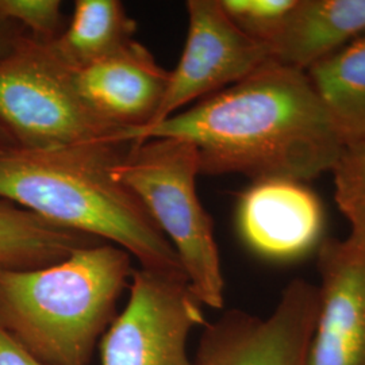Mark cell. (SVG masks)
I'll return each mask as SVG.
<instances>
[{
    "mask_svg": "<svg viewBox=\"0 0 365 365\" xmlns=\"http://www.w3.org/2000/svg\"><path fill=\"white\" fill-rule=\"evenodd\" d=\"M0 19L13 22L41 41H51L60 34L61 1L0 0Z\"/></svg>",
    "mask_w": 365,
    "mask_h": 365,
    "instance_id": "obj_18",
    "label": "cell"
},
{
    "mask_svg": "<svg viewBox=\"0 0 365 365\" xmlns=\"http://www.w3.org/2000/svg\"><path fill=\"white\" fill-rule=\"evenodd\" d=\"M344 143L365 138V36L306 71Z\"/></svg>",
    "mask_w": 365,
    "mask_h": 365,
    "instance_id": "obj_15",
    "label": "cell"
},
{
    "mask_svg": "<svg viewBox=\"0 0 365 365\" xmlns=\"http://www.w3.org/2000/svg\"><path fill=\"white\" fill-rule=\"evenodd\" d=\"M185 7L188 33L182 58L170 71L164 99L146 128L233 86L272 60L271 48L235 26L220 0H190Z\"/></svg>",
    "mask_w": 365,
    "mask_h": 365,
    "instance_id": "obj_7",
    "label": "cell"
},
{
    "mask_svg": "<svg viewBox=\"0 0 365 365\" xmlns=\"http://www.w3.org/2000/svg\"><path fill=\"white\" fill-rule=\"evenodd\" d=\"M324 209L303 182L267 179L250 184L237 207L244 242L267 260L294 261L322 242Z\"/></svg>",
    "mask_w": 365,
    "mask_h": 365,
    "instance_id": "obj_10",
    "label": "cell"
},
{
    "mask_svg": "<svg viewBox=\"0 0 365 365\" xmlns=\"http://www.w3.org/2000/svg\"><path fill=\"white\" fill-rule=\"evenodd\" d=\"M135 29L118 0H78L69 27L46 42L58 63L75 71L122 49L134 39Z\"/></svg>",
    "mask_w": 365,
    "mask_h": 365,
    "instance_id": "obj_14",
    "label": "cell"
},
{
    "mask_svg": "<svg viewBox=\"0 0 365 365\" xmlns=\"http://www.w3.org/2000/svg\"><path fill=\"white\" fill-rule=\"evenodd\" d=\"M131 256L101 242L51 267H0V327L46 365H90L117 317Z\"/></svg>",
    "mask_w": 365,
    "mask_h": 365,
    "instance_id": "obj_3",
    "label": "cell"
},
{
    "mask_svg": "<svg viewBox=\"0 0 365 365\" xmlns=\"http://www.w3.org/2000/svg\"><path fill=\"white\" fill-rule=\"evenodd\" d=\"M115 175L168 238L197 299L203 306L222 309L225 279L214 222L196 194L200 172L195 146L176 138L133 143Z\"/></svg>",
    "mask_w": 365,
    "mask_h": 365,
    "instance_id": "obj_4",
    "label": "cell"
},
{
    "mask_svg": "<svg viewBox=\"0 0 365 365\" xmlns=\"http://www.w3.org/2000/svg\"><path fill=\"white\" fill-rule=\"evenodd\" d=\"M0 126L24 149L49 150L101 141H123L80 99L69 71L46 41L26 31L0 56Z\"/></svg>",
    "mask_w": 365,
    "mask_h": 365,
    "instance_id": "obj_5",
    "label": "cell"
},
{
    "mask_svg": "<svg viewBox=\"0 0 365 365\" xmlns=\"http://www.w3.org/2000/svg\"><path fill=\"white\" fill-rule=\"evenodd\" d=\"M22 31H25L22 27L15 25V24L10 22V21L0 19V56L10 48V45L13 43L14 39L16 38ZM11 146H15L13 140L9 137V134L3 130V128L0 126V149L11 148Z\"/></svg>",
    "mask_w": 365,
    "mask_h": 365,
    "instance_id": "obj_20",
    "label": "cell"
},
{
    "mask_svg": "<svg viewBox=\"0 0 365 365\" xmlns=\"http://www.w3.org/2000/svg\"><path fill=\"white\" fill-rule=\"evenodd\" d=\"M365 34V0H298L279 36L272 60L309 71Z\"/></svg>",
    "mask_w": 365,
    "mask_h": 365,
    "instance_id": "obj_12",
    "label": "cell"
},
{
    "mask_svg": "<svg viewBox=\"0 0 365 365\" xmlns=\"http://www.w3.org/2000/svg\"><path fill=\"white\" fill-rule=\"evenodd\" d=\"M318 271L319 306L306 365H365V247L324 240Z\"/></svg>",
    "mask_w": 365,
    "mask_h": 365,
    "instance_id": "obj_9",
    "label": "cell"
},
{
    "mask_svg": "<svg viewBox=\"0 0 365 365\" xmlns=\"http://www.w3.org/2000/svg\"><path fill=\"white\" fill-rule=\"evenodd\" d=\"M318 306V286L295 279L267 318L232 310L206 324L196 360L206 365H306Z\"/></svg>",
    "mask_w": 365,
    "mask_h": 365,
    "instance_id": "obj_8",
    "label": "cell"
},
{
    "mask_svg": "<svg viewBox=\"0 0 365 365\" xmlns=\"http://www.w3.org/2000/svg\"><path fill=\"white\" fill-rule=\"evenodd\" d=\"M105 242L54 225L0 197V267L36 269L51 267L72 253Z\"/></svg>",
    "mask_w": 365,
    "mask_h": 365,
    "instance_id": "obj_13",
    "label": "cell"
},
{
    "mask_svg": "<svg viewBox=\"0 0 365 365\" xmlns=\"http://www.w3.org/2000/svg\"><path fill=\"white\" fill-rule=\"evenodd\" d=\"M333 172L334 197L349 222V240L365 247V138L345 143Z\"/></svg>",
    "mask_w": 365,
    "mask_h": 365,
    "instance_id": "obj_16",
    "label": "cell"
},
{
    "mask_svg": "<svg viewBox=\"0 0 365 365\" xmlns=\"http://www.w3.org/2000/svg\"><path fill=\"white\" fill-rule=\"evenodd\" d=\"M129 146L101 141L49 150L0 149V197L126 250L140 268L187 279L168 238L118 180L115 168Z\"/></svg>",
    "mask_w": 365,
    "mask_h": 365,
    "instance_id": "obj_2",
    "label": "cell"
},
{
    "mask_svg": "<svg viewBox=\"0 0 365 365\" xmlns=\"http://www.w3.org/2000/svg\"><path fill=\"white\" fill-rule=\"evenodd\" d=\"M129 288L126 307L99 342L102 365H206L187 353L191 331L207 324L188 280L138 268Z\"/></svg>",
    "mask_w": 365,
    "mask_h": 365,
    "instance_id": "obj_6",
    "label": "cell"
},
{
    "mask_svg": "<svg viewBox=\"0 0 365 365\" xmlns=\"http://www.w3.org/2000/svg\"><path fill=\"white\" fill-rule=\"evenodd\" d=\"M176 138L197 150L200 175H245L253 182H307L331 170L344 140L304 71L274 60L233 86L125 143Z\"/></svg>",
    "mask_w": 365,
    "mask_h": 365,
    "instance_id": "obj_1",
    "label": "cell"
},
{
    "mask_svg": "<svg viewBox=\"0 0 365 365\" xmlns=\"http://www.w3.org/2000/svg\"><path fill=\"white\" fill-rule=\"evenodd\" d=\"M227 16L245 34L268 46L297 7L298 0H220Z\"/></svg>",
    "mask_w": 365,
    "mask_h": 365,
    "instance_id": "obj_17",
    "label": "cell"
},
{
    "mask_svg": "<svg viewBox=\"0 0 365 365\" xmlns=\"http://www.w3.org/2000/svg\"><path fill=\"white\" fill-rule=\"evenodd\" d=\"M69 76L92 113L123 131L125 137L153 120L168 87L170 71L133 39L101 61L69 71Z\"/></svg>",
    "mask_w": 365,
    "mask_h": 365,
    "instance_id": "obj_11",
    "label": "cell"
},
{
    "mask_svg": "<svg viewBox=\"0 0 365 365\" xmlns=\"http://www.w3.org/2000/svg\"><path fill=\"white\" fill-rule=\"evenodd\" d=\"M0 365H46L30 352L0 327Z\"/></svg>",
    "mask_w": 365,
    "mask_h": 365,
    "instance_id": "obj_19",
    "label": "cell"
}]
</instances>
